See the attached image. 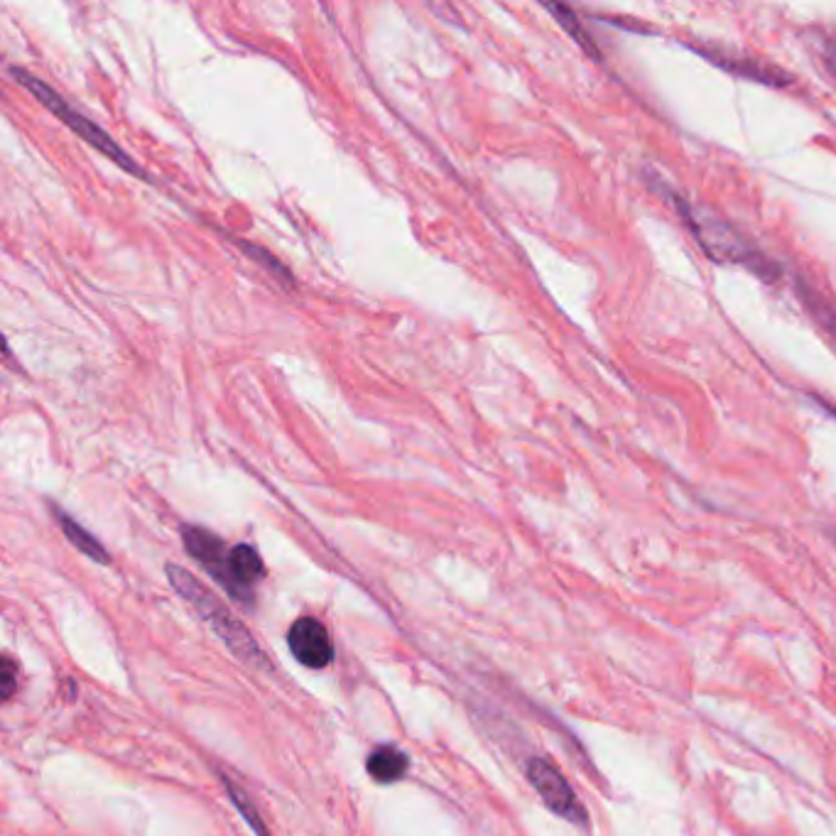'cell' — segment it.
<instances>
[{"label":"cell","mask_w":836,"mask_h":836,"mask_svg":"<svg viewBox=\"0 0 836 836\" xmlns=\"http://www.w3.org/2000/svg\"><path fill=\"white\" fill-rule=\"evenodd\" d=\"M224 783H226L228 797H232V803L236 805V809H238L240 815H244V819L250 824V829L256 832L258 836H268V827H265V824H263V819H260V815H258V809H256V805L250 803L248 795H246L244 790H240L238 785H234L232 780H224Z\"/></svg>","instance_id":"obj_12"},{"label":"cell","mask_w":836,"mask_h":836,"mask_svg":"<svg viewBox=\"0 0 836 836\" xmlns=\"http://www.w3.org/2000/svg\"><path fill=\"white\" fill-rule=\"evenodd\" d=\"M287 646H289V652L297 658V662H302L305 668H312V670H322L334 660L332 638L317 618L307 616L289 626Z\"/></svg>","instance_id":"obj_5"},{"label":"cell","mask_w":836,"mask_h":836,"mask_svg":"<svg viewBox=\"0 0 836 836\" xmlns=\"http://www.w3.org/2000/svg\"><path fill=\"white\" fill-rule=\"evenodd\" d=\"M167 577L173 589L204 618L206 626L224 640V646L232 650L236 658L250 665V668L271 670L268 656L260 650L248 628L240 623L238 618H234V613L226 609V603L222 599H216L197 577L179 564H167Z\"/></svg>","instance_id":"obj_1"},{"label":"cell","mask_w":836,"mask_h":836,"mask_svg":"<svg viewBox=\"0 0 836 836\" xmlns=\"http://www.w3.org/2000/svg\"><path fill=\"white\" fill-rule=\"evenodd\" d=\"M528 780L535 787L538 795L542 797V803L548 805L557 817H562L567 822L577 824V827H587V809L581 807L577 799L572 785L567 783L564 775L557 770L550 760L544 758H530L528 766Z\"/></svg>","instance_id":"obj_4"},{"label":"cell","mask_w":836,"mask_h":836,"mask_svg":"<svg viewBox=\"0 0 836 836\" xmlns=\"http://www.w3.org/2000/svg\"><path fill=\"white\" fill-rule=\"evenodd\" d=\"M52 515H55V520L59 523V528H62L65 538H67L71 544H75V548H77L81 554H87L89 560L101 562V564H108V562H111V557H108V552H106L104 544H101L99 540H96L87 528L79 525L75 518L67 515V513L62 511V508L52 505Z\"/></svg>","instance_id":"obj_9"},{"label":"cell","mask_w":836,"mask_h":836,"mask_svg":"<svg viewBox=\"0 0 836 836\" xmlns=\"http://www.w3.org/2000/svg\"><path fill=\"white\" fill-rule=\"evenodd\" d=\"M695 52H699L705 59H709L711 65H717L719 69L729 71V75H736L748 81L756 83H766V87H787L793 83V77L785 75L778 67H768L763 62H756V59H748L741 55H726L721 50H714V47H692Z\"/></svg>","instance_id":"obj_7"},{"label":"cell","mask_w":836,"mask_h":836,"mask_svg":"<svg viewBox=\"0 0 836 836\" xmlns=\"http://www.w3.org/2000/svg\"><path fill=\"white\" fill-rule=\"evenodd\" d=\"M16 692V662L8 656L3 658V697L10 699Z\"/></svg>","instance_id":"obj_13"},{"label":"cell","mask_w":836,"mask_h":836,"mask_svg":"<svg viewBox=\"0 0 836 836\" xmlns=\"http://www.w3.org/2000/svg\"><path fill=\"white\" fill-rule=\"evenodd\" d=\"M668 194H670V201L675 204V209L680 212L685 224L692 228L695 238L699 240L701 248H705L711 258L724 260V263L744 265V268H748L750 273H756L758 277H763V281H778V277H780L778 265H773L758 248L750 246L748 240L741 234H738L734 226L721 222L719 216L701 214L699 209H695L692 204L685 201L680 194H675V191H668Z\"/></svg>","instance_id":"obj_2"},{"label":"cell","mask_w":836,"mask_h":836,"mask_svg":"<svg viewBox=\"0 0 836 836\" xmlns=\"http://www.w3.org/2000/svg\"><path fill=\"white\" fill-rule=\"evenodd\" d=\"M238 246L248 253V258H250V260H256V263L265 265V268H268L271 273H275L277 281H281L285 287H289V289L295 287V277H293V273H289V271H287V265H283L281 260H277V258L273 256V253H268V250L260 248V246H256V244H248V240H238Z\"/></svg>","instance_id":"obj_11"},{"label":"cell","mask_w":836,"mask_h":836,"mask_svg":"<svg viewBox=\"0 0 836 836\" xmlns=\"http://www.w3.org/2000/svg\"><path fill=\"white\" fill-rule=\"evenodd\" d=\"M181 542H185V550L189 552L191 560H197L228 591V557H232V548L219 535H214L212 530L199 525L181 528Z\"/></svg>","instance_id":"obj_6"},{"label":"cell","mask_w":836,"mask_h":836,"mask_svg":"<svg viewBox=\"0 0 836 836\" xmlns=\"http://www.w3.org/2000/svg\"><path fill=\"white\" fill-rule=\"evenodd\" d=\"M544 8H548L550 10V13L554 16V20L557 22H560V26L569 32V35H572V38H574V42L577 45H581V50H584L587 55H591V57H599L601 59V52H599V47L597 45H593V40H591V35L587 32V28L584 26H581V22H579V18H577V13H574V10L572 8H567V6H557V3H550V6H544Z\"/></svg>","instance_id":"obj_10"},{"label":"cell","mask_w":836,"mask_h":836,"mask_svg":"<svg viewBox=\"0 0 836 836\" xmlns=\"http://www.w3.org/2000/svg\"><path fill=\"white\" fill-rule=\"evenodd\" d=\"M410 768V760L403 754V750L395 746H378L371 750V756L366 760V770L375 783L381 785H391L405 778V773Z\"/></svg>","instance_id":"obj_8"},{"label":"cell","mask_w":836,"mask_h":836,"mask_svg":"<svg viewBox=\"0 0 836 836\" xmlns=\"http://www.w3.org/2000/svg\"><path fill=\"white\" fill-rule=\"evenodd\" d=\"M8 71H10V77H13L20 83V87H26L35 96V99H38L47 108V111L55 114L71 132H77V136L83 142H89L94 150H99L101 155H106L108 160H114L120 169H126L128 175L150 181L148 173H145V169L136 160H132V157L124 148H120V145L111 136H108V132L101 126H96L94 120H89L87 116L79 114L77 108L65 99V96H59L50 87V83L42 81L40 77H35L32 71L22 69V67H16V65L10 67Z\"/></svg>","instance_id":"obj_3"}]
</instances>
